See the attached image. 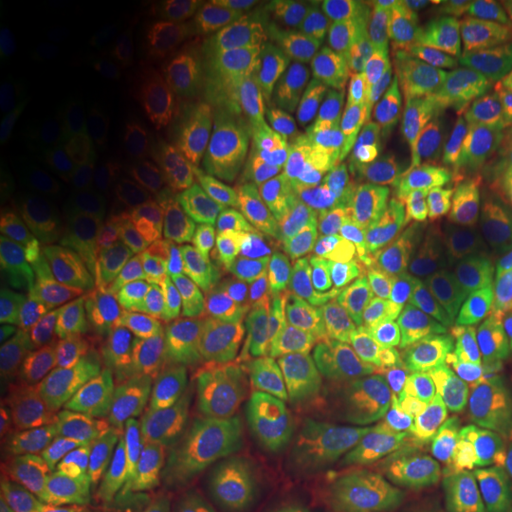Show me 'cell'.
Returning a JSON list of instances; mask_svg holds the SVG:
<instances>
[{
	"mask_svg": "<svg viewBox=\"0 0 512 512\" xmlns=\"http://www.w3.org/2000/svg\"><path fill=\"white\" fill-rule=\"evenodd\" d=\"M396 285L427 322L467 387L512 370V262L484 214L456 194L427 191L404 222Z\"/></svg>",
	"mask_w": 512,
	"mask_h": 512,
	"instance_id": "cell-1",
	"label": "cell"
},
{
	"mask_svg": "<svg viewBox=\"0 0 512 512\" xmlns=\"http://www.w3.org/2000/svg\"><path fill=\"white\" fill-rule=\"evenodd\" d=\"M72 419L83 447L111 476L160 441L188 433V382L177 339L89 376L74 396Z\"/></svg>",
	"mask_w": 512,
	"mask_h": 512,
	"instance_id": "cell-2",
	"label": "cell"
},
{
	"mask_svg": "<svg viewBox=\"0 0 512 512\" xmlns=\"http://www.w3.org/2000/svg\"><path fill=\"white\" fill-rule=\"evenodd\" d=\"M458 430L461 421L430 367L407 350L387 353L370 390V439L384 470L399 484L441 478L453 470Z\"/></svg>",
	"mask_w": 512,
	"mask_h": 512,
	"instance_id": "cell-3",
	"label": "cell"
},
{
	"mask_svg": "<svg viewBox=\"0 0 512 512\" xmlns=\"http://www.w3.org/2000/svg\"><path fill=\"white\" fill-rule=\"evenodd\" d=\"M433 148L444 183L498 180L512 168V66L464 60L433 94Z\"/></svg>",
	"mask_w": 512,
	"mask_h": 512,
	"instance_id": "cell-4",
	"label": "cell"
},
{
	"mask_svg": "<svg viewBox=\"0 0 512 512\" xmlns=\"http://www.w3.org/2000/svg\"><path fill=\"white\" fill-rule=\"evenodd\" d=\"M171 336L183 353L188 433L225 404L262 393L254 319L237 291L200 293Z\"/></svg>",
	"mask_w": 512,
	"mask_h": 512,
	"instance_id": "cell-5",
	"label": "cell"
},
{
	"mask_svg": "<svg viewBox=\"0 0 512 512\" xmlns=\"http://www.w3.org/2000/svg\"><path fill=\"white\" fill-rule=\"evenodd\" d=\"M328 379L330 353L311 322L276 313L259 339V387L282 433L302 447L322 430Z\"/></svg>",
	"mask_w": 512,
	"mask_h": 512,
	"instance_id": "cell-6",
	"label": "cell"
},
{
	"mask_svg": "<svg viewBox=\"0 0 512 512\" xmlns=\"http://www.w3.org/2000/svg\"><path fill=\"white\" fill-rule=\"evenodd\" d=\"M72 248L40 225H23L0 254V328L26 339L83 296Z\"/></svg>",
	"mask_w": 512,
	"mask_h": 512,
	"instance_id": "cell-7",
	"label": "cell"
},
{
	"mask_svg": "<svg viewBox=\"0 0 512 512\" xmlns=\"http://www.w3.org/2000/svg\"><path fill=\"white\" fill-rule=\"evenodd\" d=\"M402 154L396 77H390L342 120L328 154V171L365 205H379L402 188Z\"/></svg>",
	"mask_w": 512,
	"mask_h": 512,
	"instance_id": "cell-8",
	"label": "cell"
},
{
	"mask_svg": "<svg viewBox=\"0 0 512 512\" xmlns=\"http://www.w3.org/2000/svg\"><path fill=\"white\" fill-rule=\"evenodd\" d=\"M191 441L228 495L254 490L288 458L285 433L262 393L214 410L191 430Z\"/></svg>",
	"mask_w": 512,
	"mask_h": 512,
	"instance_id": "cell-9",
	"label": "cell"
},
{
	"mask_svg": "<svg viewBox=\"0 0 512 512\" xmlns=\"http://www.w3.org/2000/svg\"><path fill=\"white\" fill-rule=\"evenodd\" d=\"M151 512H225L231 495L202 464L191 433H177L114 473Z\"/></svg>",
	"mask_w": 512,
	"mask_h": 512,
	"instance_id": "cell-10",
	"label": "cell"
},
{
	"mask_svg": "<svg viewBox=\"0 0 512 512\" xmlns=\"http://www.w3.org/2000/svg\"><path fill=\"white\" fill-rule=\"evenodd\" d=\"M268 197L316 237L356 242L365 231L367 205L330 171H276L274 177H268Z\"/></svg>",
	"mask_w": 512,
	"mask_h": 512,
	"instance_id": "cell-11",
	"label": "cell"
},
{
	"mask_svg": "<svg viewBox=\"0 0 512 512\" xmlns=\"http://www.w3.org/2000/svg\"><path fill=\"white\" fill-rule=\"evenodd\" d=\"M86 302H89V293L77 296L49 325L15 342V348L9 350L0 370V430L6 436L15 433L29 416L37 393L43 387V379L57 359V353L69 342L77 319L86 311Z\"/></svg>",
	"mask_w": 512,
	"mask_h": 512,
	"instance_id": "cell-12",
	"label": "cell"
},
{
	"mask_svg": "<svg viewBox=\"0 0 512 512\" xmlns=\"http://www.w3.org/2000/svg\"><path fill=\"white\" fill-rule=\"evenodd\" d=\"M453 473L484 512H512V430L495 421H461Z\"/></svg>",
	"mask_w": 512,
	"mask_h": 512,
	"instance_id": "cell-13",
	"label": "cell"
},
{
	"mask_svg": "<svg viewBox=\"0 0 512 512\" xmlns=\"http://www.w3.org/2000/svg\"><path fill=\"white\" fill-rule=\"evenodd\" d=\"M49 154V120L32 86L6 74L0 83V180L26 183Z\"/></svg>",
	"mask_w": 512,
	"mask_h": 512,
	"instance_id": "cell-14",
	"label": "cell"
},
{
	"mask_svg": "<svg viewBox=\"0 0 512 512\" xmlns=\"http://www.w3.org/2000/svg\"><path fill=\"white\" fill-rule=\"evenodd\" d=\"M359 86L356 69H330L313 74L302 86H296L268 117V134L288 143L302 146L333 126L339 117H348L353 109V94Z\"/></svg>",
	"mask_w": 512,
	"mask_h": 512,
	"instance_id": "cell-15",
	"label": "cell"
},
{
	"mask_svg": "<svg viewBox=\"0 0 512 512\" xmlns=\"http://www.w3.org/2000/svg\"><path fill=\"white\" fill-rule=\"evenodd\" d=\"M177 154L180 148L163 128L128 126L97 151L94 168L109 183H146L163 177L177 163Z\"/></svg>",
	"mask_w": 512,
	"mask_h": 512,
	"instance_id": "cell-16",
	"label": "cell"
},
{
	"mask_svg": "<svg viewBox=\"0 0 512 512\" xmlns=\"http://www.w3.org/2000/svg\"><path fill=\"white\" fill-rule=\"evenodd\" d=\"M379 512H484L456 481L424 478L402 481L379 498Z\"/></svg>",
	"mask_w": 512,
	"mask_h": 512,
	"instance_id": "cell-17",
	"label": "cell"
},
{
	"mask_svg": "<svg viewBox=\"0 0 512 512\" xmlns=\"http://www.w3.org/2000/svg\"><path fill=\"white\" fill-rule=\"evenodd\" d=\"M464 40L484 60L512 66V0L484 3L478 12H473L464 29Z\"/></svg>",
	"mask_w": 512,
	"mask_h": 512,
	"instance_id": "cell-18",
	"label": "cell"
},
{
	"mask_svg": "<svg viewBox=\"0 0 512 512\" xmlns=\"http://www.w3.org/2000/svg\"><path fill=\"white\" fill-rule=\"evenodd\" d=\"M205 106L200 83H165L143 100V114L154 128H177L197 117Z\"/></svg>",
	"mask_w": 512,
	"mask_h": 512,
	"instance_id": "cell-19",
	"label": "cell"
},
{
	"mask_svg": "<svg viewBox=\"0 0 512 512\" xmlns=\"http://www.w3.org/2000/svg\"><path fill=\"white\" fill-rule=\"evenodd\" d=\"M285 512H365V495L348 481L322 478L291 490Z\"/></svg>",
	"mask_w": 512,
	"mask_h": 512,
	"instance_id": "cell-20",
	"label": "cell"
},
{
	"mask_svg": "<svg viewBox=\"0 0 512 512\" xmlns=\"http://www.w3.org/2000/svg\"><path fill=\"white\" fill-rule=\"evenodd\" d=\"M52 495H55L52 512H137L117 495L74 476L57 478Z\"/></svg>",
	"mask_w": 512,
	"mask_h": 512,
	"instance_id": "cell-21",
	"label": "cell"
},
{
	"mask_svg": "<svg viewBox=\"0 0 512 512\" xmlns=\"http://www.w3.org/2000/svg\"><path fill=\"white\" fill-rule=\"evenodd\" d=\"M288 481H291V458H285L271 476L256 484L248 493L231 495L225 512H285L288 501Z\"/></svg>",
	"mask_w": 512,
	"mask_h": 512,
	"instance_id": "cell-22",
	"label": "cell"
},
{
	"mask_svg": "<svg viewBox=\"0 0 512 512\" xmlns=\"http://www.w3.org/2000/svg\"><path fill=\"white\" fill-rule=\"evenodd\" d=\"M484 220L490 225L493 237L498 239L501 251L512 262V168L501 174L484 200Z\"/></svg>",
	"mask_w": 512,
	"mask_h": 512,
	"instance_id": "cell-23",
	"label": "cell"
},
{
	"mask_svg": "<svg viewBox=\"0 0 512 512\" xmlns=\"http://www.w3.org/2000/svg\"><path fill=\"white\" fill-rule=\"evenodd\" d=\"M3 512H23L18 507V501H15V507H9V501H6V504H3Z\"/></svg>",
	"mask_w": 512,
	"mask_h": 512,
	"instance_id": "cell-24",
	"label": "cell"
}]
</instances>
